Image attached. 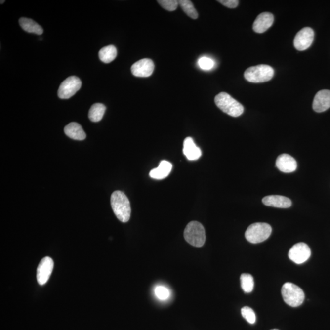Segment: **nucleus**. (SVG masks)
<instances>
[{
    "mask_svg": "<svg viewBox=\"0 0 330 330\" xmlns=\"http://www.w3.org/2000/svg\"><path fill=\"white\" fill-rule=\"evenodd\" d=\"M262 203L269 207L286 208L292 206V201L287 197L280 195H270L262 199Z\"/></svg>",
    "mask_w": 330,
    "mask_h": 330,
    "instance_id": "15",
    "label": "nucleus"
},
{
    "mask_svg": "<svg viewBox=\"0 0 330 330\" xmlns=\"http://www.w3.org/2000/svg\"><path fill=\"white\" fill-rule=\"evenodd\" d=\"M198 64L201 69L203 70H211L215 65V63L212 59L207 57H202L198 60Z\"/></svg>",
    "mask_w": 330,
    "mask_h": 330,
    "instance_id": "27",
    "label": "nucleus"
},
{
    "mask_svg": "<svg viewBox=\"0 0 330 330\" xmlns=\"http://www.w3.org/2000/svg\"><path fill=\"white\" fill-rule=\"evenodd\" d=\"M276 166L280 171L285 173H290L297 168V163L294 158L290 155L283 154L278 157Z\"/></svg>",
    "mask_w": 330,
    "mask_h": 330,
    "instance_id": "12",
    "label": "nucleus"
},
{
    "mask_svg": "<svg viewBox=\"0 0 330 330\" xmlns=\"http://www.w3.org/2000/svg\"><path fill=\"white\" fill-rule=\"evenodd\" d=\"M81 79L76 76H71L63 81L59 87L58 95L61 99H68L81 88Z\"/></svg>",
    "mask_w": 330,
    "mask_h": 330,
    "instance_id": "7",
    "label": "nucleus"
},
{
    "mask_svg": "<svg viewBox=\"0 0 330 330\" xmlns=\"http://www.w3.org/2000/svg\"><path fill=\"white\" fill-rule=\"evenodd\" d=\"M155 294L160 300H165L169 298L170 292L165 286H159L155 289Z\"/></svg>",
    "mask_w": 330,
    "mask_h": 330,
    "instance_id": "26",
    "label": "nucleus"
},
{
    "mask_svg": "<svg viewBox=\"0 0 330 330\" xmlns=\"http://www.w3.org/2000/svg\"><path fill=\"white\" fill-rule=\"evenodd\" d=\"M154 70V64L152 59H142L134 63L131 66V73L134 76L138 77H148L153 74Z\"/></svg>",
    "mask_w": 330,
    "mask_h": 330,
    "instance_id": "11",
    "label": "nucleus"
},
{
    "mask_svg": "<svg viewBox=\"0 0 330 330\" xmlns=\"http://www.w3.org/2000/svg\"><path fill=\"white\" fill-rule=\"evenodd\" d=\"M330 107V90H321L318 92L314 97L313 108L316 112H326Z\"/></svg>",
    "mask_w": 330,
    "mask_h": 330,
    "instance_id": "13",
    "label": "nucleus"
},
{
    "mask_svg": "<svg viewBox=\"0 0 330 330\" xmlns=\"http://www.w3.org/2000/svg\"><path fill=\"white\" fill-rule=\"evenodd\" d=\"M64 133L68 137L75 140H84L86 138V133L77 123H71L67 125L64 127Z\"/></svg>",
    "mask_w": 330,
    "mask_h": 330,
    "instance_id": "17",
    "label": "nucleus"
},
{
    "mask_svg": "<svg viewBox=\"0 0 330 330\" xmlns=\"http://www.w3.org/2000/svg\"><path fill=\"white\" fill-rule=\"evenodd\" d=\"M311 255L310 248L303 242L294 245L288 254L289 259L296 264H303L309 259Z\"/></svg>",
    "mask_w": 330,
    "mask_h": 330,
    "instance_id": "8",
    "label": "nucleus"
},
{
    "mask_svg": "<svg viewBox=\"0 0 330 330\" xmlns=\"http://www.w3.org/2000/svg\"><path fill=\"white\" fill-rule=\"evenodd\" d=\"M242 316L243 318L251 324H254L256 322V314L254 311L248 306H245L241 309Z\"/></svg>",
    "mask_w": 330,
    "mask_h": 330,
    "instance_id": "24",
    "label": "nucleus"
},
{
    "mask_svg": "<svg viewBox=\"0 0 330 330\" xmlns=\"http://www.w3.org/2000/svg\"><path fill=\"white\" fill-rule=\"evenodd\" d=\"M272 227L265 223H256L251 224L247 229L246 237L251 244H258L266 241L271 235Z\"/></svg>",
    "mask_w": 330,
    "mask_h": 330,
    "instance_id": "5",
    "label": "nucleus"
},
{
    "mask_svg": "<svg viewBox=\"0 0 330 330\" xmlns=\"http://www.w3.org/2000/svg\"><path fill=\"white\" fill-rule=\"evenodd\" d=\"M99 56L103 63H110L117 58V49L114 45L106 46L99 51Z\"/></svg>",
    "mask_w": 330,
    "mask_h": 330,
    "instance_id": "20",
    "label": "nucleus"
},
{
    "mask_svg": "<svg viewBox=\"0 0 330 330\" xmlns=\"http://www.w3.org/2000/svg\"><path fill=\"white\" fill-rule=\"evenodd\" d=\"M241 283L242 289L246 293H250L253 290L254 282L253 277L248 273H243L241 276Z\"/></svg>",
    "mask_w": 330,
    "mask_h": 330,
    "instance_id": "23",
    "label": "nucleus"
},
{
    "mask_svg": "<svg viewBox=\"0 0 330 330\" xmlns=\"http://www.w3.org/2000/svg\"><path fill=\"white\" fill-rule=\"evenodd\" d=\"M215 102L222 112L232 117H239L244 112L243 105L226 92H220L216 95Z\"/></svg>",
    "mask_w": 330,
    "mask_h": 330,
    "instance_id": "2",
    "label": "nucleus"
},
{
    "mask_svg": "<svg viewBox=\"0 0 330 330\" xmlns=\"http://www.w3.org/2000/svg\"><path fill=\"white\" fill-rule=\"evenodd\" d=\"M282 293L285 303L294 308L302 305L305 300V293L303 290L292 283H286L283 286Z\"/></svg>",
    "mask_w": 330,
    "mask_h": 330,
    "instance_id": "6",
    "label": "nucleus"
},
{
    "mask_svg": "<svg viewBox=\"0 0 330 330\" xmlns=\"http://www.w3.org/2000/svg\"><path fill=\"white\" fill-rule=\"evenodd\" d=\"M106 110V107L102 104L97 103L92 105L90 108L88 117L92 122H99L102 120Z\"/></svg>",
    "mask_w": 330,
    "mask_h": 330,
    "instance_id": "21",
    "label": "nucleus"
},
{
    "mask_svg": "<svg viewBox=\"0 0 330 330\" xmlns=\"http://www.w3.org/2000/svg\"><path fill=\"white\" fill-rule=\"evenodd\" d=\"M184 236L185 241L193 247H201L205 244V229L203 224L198 221H191L188 224Z\"/></svg>",
    "mask_w": 330,
    "mask_h": 330,
    "instance_id": "3",
    "label": "nucleus"
},
{
    "mask_svg": "<svg viewBox=\"0 0 330 330\" xmlns=\"http://www.w3.org/2000/svg\"><path fill=\"white\" fill-rule=\"evenodd\" d=\"M274 22V17L271 13L262 12L257 17L252 28L255 32L263 33L269 29Z\"/></svg>",
    "mask_w": 330,
    "mask_h": 330,
    "instance_id": "14",
    "label": "nucleus"
},
{
    "mask_svg": "<svg viewBox=\"0 0 330 330\" xmlns=\"http://www.w3.org/2000/svg\"><path fill=\"white\" fill-rule=\"evenodd\" d=\"M54 262L50 257H45L41 260L37 269V281L39 285H45L53 272Z\"/></svg>",
    "mask_w": 330,
    "mask_h": 330,
    "instance_id": "10",
    "label": "nucleus"
},
{
    "mask_svg": "<svg viewBox=\"0 0 330 330\" xmlns=\"http://www.w3.org/2000/svg\"><path fill=\"white\" fill-rule=\"evenodd\" d=\"M218 1L229 8H236L239 2L237 0H220Z\"/></svg>",
    "mask_w": 330,
    "mask_h": 330,
    "instance_id": "28",
    "label": "nucleus"
},
{
    "mask_svg": "<svg viewBox=\"0 0 330 330\" xmlns=\"http://www.w3.org/2000/svg\"><path fill=\"white\" fill-rule=\"evenodd\" d=\"M183 153L189 161H197L202 155L200 148L196 145L193 138L191 137L185 139Z\"/></svg>",
    "mask_w": 330,
    "mask_h": 330,
    "instance_id": "16",
    "label": "nucleus"
},
{
    "mask_svg": "<svg viewBox=\"0 0 330 330\" xmlns=\"http://www.w3.org/2000/svg\"><path fill=\"white\" fill-rule=\"evenodd\" d=\"M172 168V165L169 162L162 161L157 168L152 169L149 176L153 179L161 180L169 176Z\"/></svg>",
    "mask_w": 330,
    "mask_h": 330,
    "instance_id": "18",
    "label": "nucleus"
},
{
    "mask_svg": "<svg viewBox=\"0 0 330 330\" xmlns=\"http://www.w3.org/2000/svg\"><path fill=\"white\" fill-rule=\"evenodd\" d=\"M19 24L22 29L28 33H35L38 35H42L43 33L42 27L32 19L25 17L20 18Z\"/></svg>",
    "mask_w": 330,
    "mask_h": 330,
    "instance_id": "19",
    "label": "nucleus"
},
{
    "mask_svg": "<svg viewBox=\"0 0 330 330\" xmlns=\"http://www.w3.org/2000/svg\"><path fill=\"white\" fill-rule=\"evenodd\" d=\"M179 4L183 11L188 16L193 19H197L198 17V13L193 6V2L189 0H180Z\"/></svg>",
    "mask_w": 330,
    "mask_h": 330,
    "instance_id": "22",
    "label": "nucleus"
},
{
    "mask_svg": "<svg viewBox=\"0 0 330 330\" xmlns=\"http://www.w3.org/2000/svg\"><path fill=\"white\" fill-rule=\"evenodd\" d=\"M111 206L118 220L127 223L130 220L131 207L129 200L125 193L117 190L111 196Z\"/></svg>",
    "mask_w": 330,
    "mask_h": 330,
    "instance_id": "1",
    "label": "nucleus"
},
{
    "mask_svg": "<svg viewBox=\"0 0 330 330\" xmlns=\"http://www.w3.org/2000/svg\"><path fill=\"white\" fill-rule=\"evenodd\" d=\"M278 330V329H273V330Z\"/></svg>",
    "mask_w": 330,
    "mask_h": 330,
    "instance_id": "30",
    "label": "nucleus"
},
{
    "mask_svg": "<svg viewBox=\"0 0 330 330\" xmlns=\"http://www.w3.org/2000/svg\"><path fill=\"white\" fill-rule=\"evenodd\" d=\"M4 2V1H1V4L3 3Z\"/></svg>",
    "mask_w": 330,
    "mask_h": 330,
    "instance_id": "29",
    "label": "nucleus"
},
{
    "mask_svg": "<svg viewBox=\"0 0 330 330\" xmlns=\"http://www.w3.org/2000/svg\"><path fill=\"white\" fill-rule=\"evenodd\" d=\"M314 37V31L312 28L305 27L301 29L296 35L294 47L298 51H304L311 47L313 42Z\"/></svg>",
    "mask_w": 330,
    "mask_h": 330,
    "instance_id": "9",
    "label": "nucleus"
},
{
    "mask_svg": "<svg viewBox=\"0 0 330 330\" xmlns=\"http://www.w3.org/2000/svg\"><path fill=\"white\" fill-rule=\"evenodd\" d=\"M159 4L168 11H174L177 9L179 1L176 0H159Z\"/></svg>",
    "mask_w": 330,
    "mask_h": 330,
    "instance_id": "25",
    "label": "nucleus"
},
{
    "mask_svg": "<svg viewBox=\"0 0 330 330\" xmlns=\"http://www.w3.org/2000/svg\"><path fill=\"white\" fill-rule=\"evenodd\" d=\"M274 76V70L271 66L261 64L250 67L245 72L244 77L247 81L254 83L270 81Z\"/></svg>",
    "mask_w": 330,
    "mask_h": 330,
    "instance_id": "4",
    "label": "nucleus"
}]
</instances>
